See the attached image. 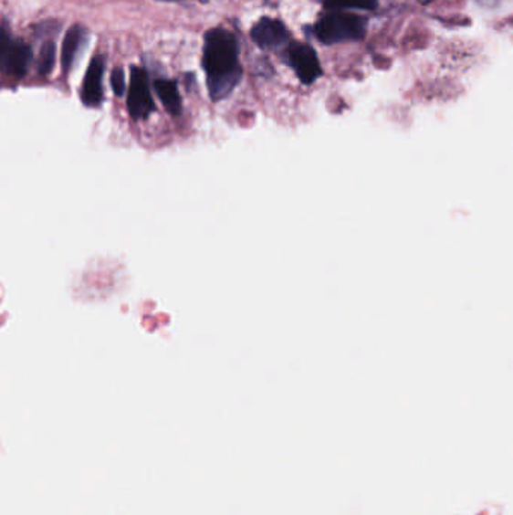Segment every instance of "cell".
Wrapping results in <instances>:
<instances>
[{"mask_svg":"<svg viewBox=\"0 0 513 515\" xmlns=\"http://www.w3.org/2000/svg\"><path fill=\"white\" fill-rule=\"evenodd\" d=\"M283 59L291 65L304 85H310L322 74L317 52L308 44L292 43L288 46Z\"/></svg>","mask_w":513,"mask_h":515,"instance_id":"5b68a950","label":"cell"},{"mask_svg":"<svg viewBox=\"0 0 513 515\" xmlns=\"http://www.w3.org/2000/svg\"><path fill=\"white\" fill-rule=\"evenodd\" d=\"M86 30L81 26H73L65 35L62 44V67L65 73H68L80 53L81 46L85 43Z\"/></svg>","mask_w":513,"mask_h":515,"instance_id":"ba28073f","label":"cell"},{"mask_svg":"<svg viewBox=\"0 0 513 515\" xmlns=\"http://www.w3.org/2000/svg\"><path fill=\"white\" fill-rule=\"evenodd\" d=\"M103 74L104 58L95 57L90 62L83 88H81V101L88 108H99L103 103Z\"/></svg>","mask_w":513,"mask_h":515,"instance_id":"52a82bcc","label":"cell"},{"mask_svg":"<svg viewBox=\"0 0 513 515\" xmlns=\"http://www.w3.org/2000/svg\"><path fill=\"white\" fill-rule=\"evenodd\" d=\"M155 90L167 112L173 116L180 115L183 101H181L180 90L176 83L167 79H160L155 82Z\"/></svg>","mask_w":513,"mask_h":515,"instance_id":"9c48e42d","label":"cell"},{"mask_svg":"<svg viewBox=\"0 0 513 515\" xmlns=\"http://www.w3.org/2000/svg\"><path fill=\"white\" fill-rule=\"evenodd\" d=\"M111 88L115 90V94L118 97H122L125 92V78L124 71L120 67H116L111 73Z\"/></svg>","mask_w":513,"mask_h":515,"instance_id":"7c38bea8","label":"cell"},{"mask_svg":"<svg viewBox=\"0 0 513 515\" xmlns=\"http://www.w3.org/2000/svg\"><path fill=\"white\" fill-rule=\"evenodd\" d=\"M30 60H32V50L23 41H11L9 38L8 26L4 22L2 32H0V65L5 73L20 79L27 73Z\"/></svg>","mask_w":513,"mask_h":515,"instance_id":"3957f363","label":"cell"},{"mask_svg":"<svg viewBox=\"0 0 513 515\" xmlns=\"http://www.w3.org/2000/svg\"><path fill=\"white\" fill-rule=\"evenodd\" d=\"M204 68L211 99H226L240 83L243 69L238 64V43L236 35L226 29H211L205 35Z\"/></svg>","mask_w":513,"mask_h":515,"instance_id":"6da1fadb","label":"cell"},{"mask_svg":"<svg viewBox=\"0 0 513 515\" xmlns=\"http://www.w3.org/2000/svg\"><path fill=\"white\" fill-rule=\"evenodd\" d=\"M368 22L366 18L355 14L333 11L327 14L317 23L315 35L324 44L345 43V41H357L366 34Z\"/></svg>","mask_w":513,"mask_h":515,"instance_id":"7a4b0ae2","label":"cell"},{"mask_svg":"<svg viewBox=\"0 0 513 515\" xmlns=\"http://www.w3.org/2000/svg\"><path fill=\"white\" fill-rule=\"evenodd\" d=\"M127 108H129L131 118L136 121L146 120L155 110L148 74L139 67H131V82H130Z\"/></svg>","mask_w":513,"mask_h":515,"instance_id":"277c9868","label":"cell"},{"mask_svg":"<svg viewBox=\"0 0 513 515\" xmlns=\"http://www.w3.org/2000/svg\"><path fill=\"white\" fill-rule=\"evenodd\" d=\"M56 62V46L52 41L44 43L41 52L38 55V73L41 76H47L52 73Z\"/></svg>","mask_w":513,"mask_h":515,"instance_id":"8fae6325","label":"cell"},{"mask_svg":"<svg viewBox=\"0 0 513 515\" xmlns=\"http://www.w3.org/2000/svg\"><path fill=\"white\" fill-rule=\"evenodd\" d=\"M252 39L264 50H276L287 46L289 41V32L280 20L276 18H261L253 26Z\"/></svg>","mask_w":513,"mask_h":515,"instance_id":"8992f818","label":"cell"},{"mask_svg":"<svg viewBox=\"0 0 513 515\" xmlns=\"http://www.w3.org/2000/svg\"><path fill=\"white\" fill-rule=\"evenodd\" d=\"M325 8L331 11H340V9H371L377 8V0H322Z\"/></svg>","mask_w":513,"mask_h":515,"instance_id":"30bf717a","label":"cell"}]
</instances>
